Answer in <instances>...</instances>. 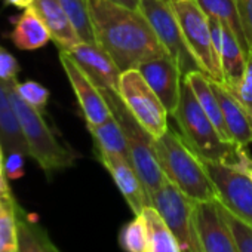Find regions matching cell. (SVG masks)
I'll return each instance as SVG.
<instances>
[{
	"label": "cell",
	"mask_w": 252,
	"mask_h": 252,
	"mask_svg": "<svg viewBox=\"0 0 252 252\" xmlns=\"http://www.w3.org/2000/svg\"><path fill=\"white\" fill-rule=\"evenodd\" d=\"M194 221L203 252H237L220 202H194Z\"/></svg>",
	"instance_id": "cell-14"
},
{
	"label": "cell",
	"mask_w": 252,
	"mask_h": 252,
	"mask_svg": "<svg viewBox=\"0 0 252 252\" xmlns=\"http://www.w3.org/2000/svg\"><path fill=\"white\" fill-rule=\"evenodd\" d=\"M96 43L114 60L120 71L168 55L141 11H132L110 0H88Z\"/></svg>",
	"instance_id": "cell-1"
},
{
	"label": "cell",
	"mask_w": 252,
	"mask_h": 252,
	"mask_svg": "<svg viewBox=\"0 0 252 252\" xmlns=\"http://www.w3.org/2000/svg\"><path fill=\"white\" fill-rule=\"evenodd\" d=\"M32 8L48 27L51 39L60 51H70L82 42L60 0H33Z\"/></svg>",
	"instance_id": "cell-17"
},
{
	"label": "cell",
	"mask_w": 252,
	"mask_h": 252,
	"mask_svg": "<svg viewBox=\"0 0 252 252\" xmlns=\"http://www.w3.org/2000/svg\"><path fill=\"white\" fill-rule=\"evenodd\" d=\"M9 39L21 51H37L52 40L48 27L32 6L15 20Z\"/></svg>",
	"instance_id": "cell-20"
},
{
	"label": "cell",
	"mask_w": 252,
	"mask_h": 252,
	"mask_svg": "<svg viewBox=\"0 0 252 252\" xmlns=\"http://www.w3.org/2000/svg\"><path fill=\"white\" fill-rule=\"evenodd\" d=\"M6 85L15 116L29 149V158H32L40 166L48 178L60 171L71 168L77 156L70 147L64 146L57 138L43 117V111L32 107L18 95L14 80L6 82Z\"/></svg>",
	"instance_id": "cell-4"
},
{
	"label": "cell",
	"mask_w": 252,
	"mask_h": 252,
	"mask_svg": "<svg viewBox=\"0 0 252 252\" xmlns=\"http://www.w3.org/2000/svg\"><path fill=\"white\" fill-rule=\"evenodd\" d=\"M240 172H242V174H245V175L252 181V159H251V160L243 166V169H242Z\"/></svg>",
	"instance_id": "cell-38"
},
{
	"label": "cell",
	"mask_w": 252,
	"mask_h": 252,
	"mask_svg": "<svg viewBox=\"0 0 252 252\" xmlns=\"http://www.w3.org/2000/svg\"><path fill=\"white\" fill-rule=\"evenodd\" d=\"M117 94L126 108L155 138L162 137L168 131L169 113L138 68L122 71Z\"/></svg>",
	"instance_id": "cell-7"
},
{
	"label": "cell",
	"mask_w": 252,
	"mask_h": 252,
	"mask_svg": "<svg viewBox=\"0 0 252 252\" xmlns=\"http://www.w3.org/2000/svg\"><path fill=\"white\" fill-rule=\"evenodd\" d=\"M152 206L172 231L181 252H203L194 221V202L190 197L166 180L153 194Z\"/></svg>",
	"instance_id": "cell-8"
},
{
	"label": "cell",
	"mask_w": 252,
	"mask_h": 252,
	"mask_svg": "<svg viewBox=\"0 0 252 252\" xmlns=\"http://www.w3.org/2000/svg\"><path fill=\"white\" fill-rule=\"evenodd\" d=\"M110 2L132 11H141V0H110Z\"/></svg>",
	"instance_id": "cell-36"
},
{
	"label": "cell",
	"mask_w": 252,
	"mask_h": 252,
	"mask_svg": "<svg viewBox=\"0 0 252 252\" xmlns=\"http://www.w3.org/2000/svg\"><path fill=\"white\" fill-rule=\"evenodd\" d=\"M186 82L191 86L200 107L205 110V113L208 114V117L212 120V123L215 125V128L218 131V134L225 140V141H231L228 129L224 122V116H222V110L220 105V99L212 88V80L208 74H205L202 70H191L189 73L184 74Z\"/></svg>",
	"instance_id": "cell-19"
},
{
	"label": "cell",
	"mask_w": 252,
	"mask_h": 252,
	"mask_svg": "<svg viewBox=\"0 0 252 252\" xmlns=\"http://www.w3.org/2000/svg\"><path fill=\"white\" fill-rule=\"evenodd\" d=\"M94 143L95 153H107V155H120L129 159L128 143H126L125 134L114 116L96 126H88Z\"/></svg>",
	"instance_id": "cell-23"
},
{
	"label": "cell",
	"mask_w": 252,
	"mask_h": 252,
	"mask_svg": "<svg viewBox=\"0 0 252 252\" xmlns=\"http://www.w3.org/2000/svg\"><path fill=\"white\" fill-rule=\"evenodd\" d=\"M26 158H29V156L20 150H12V152L5 153L3 171H5V177L9 181H15V180H20L24 177Z\"/></svg>",
	"instance_id": "cell-32"
},
{
	"label": "cell",
	"mask_w": 252,
	"mask_h": 252,
	"mask_svg": "<svg viewBox=\"0 0 252 252\" xmlns=\"http://www.w3.org/2000/svg\"><path fill=\"white\" fill-rule=\"evenodd\" d=\"M82 42L96 43L88 0H60Z\"/></svg>",
	"instance_id": "cell-28"
},
{
	"label": "cell",
	"mask_w": 252,
	"mask_h": 252,
	"mask_svg": "<svg viewBox=\"0 0 252 252\" xmlns=\"http://www.w3.org/2000/svg\"><path fill=\"white\" fill-rule=\"evenodd\" d=\"M138 71L156 92L169 116H172L180 104L184 74L174 58L162 55L138 65Z\"/></svg>",
	"instance_id": "cell-12"
},
{
	"label": "cell",
	"mask_w": 252,
	"mask_h": 252,
	"mask_svg": "<svg viewBox=\"0 0 252 252\" xmlns=\"http://www.w3.org/2000/svg\"><path fill=\"white\" fill-rule=\"evenodd\" d=\"M221 205V203H220ZM221 212L231 230L237 252H252V227L233 215L227 208L221 205Z\"/></svg>",
	"instance_id": "cell-30"
},
{
	"label": "cell",
	"mask_w": 252,
	"mask_h": 252,
	"mask_svg": "<svg viewBox=\"0 0 252 252\" xmlns=\"http://www.w3.org/2000/svg\"><path fill=\"white\" fill-rule=\"evenodd\" d=\"M20 70H21V67L17 61V58L3 45H0V79L3 82L17 80Z\"/></svg>",
	"instance_id": "cell-33"
},
{
	"label": "cell",
	"mask_w": 252,
	"mask_h": 252,
	"mask_svg": "<svg viewBox=\"0 0 252 252\" xmlns=\"http://www.w3.org/2000/svg\"><path fill=\"white\" fill-rule=\"evenodd\" d=\"M3 160H5V150H3L2 141H0V177H5V171H3Z\"/></svg>",
	"instance_id": "cell-39"
},
{
	"label": "cell",
	"mask_w": 252,
	"mask_h": 252,
	"mask_svg": "<svg viewBox=\"0 0 252 252\" xmlns=\"http://www.w3.org/2000/svg\"><path fill=\"white\" fill-rule=\"evenodd\" d=\"M141 12L150 23L168 55L180 65L183 74L191 70H200L186 43L171 0H141Z\"/></svg>",
	"instance_id": "cell-9"
},
{
	"label": "cell",
	"mask_w": 252,
	"mask_h": 252,
	"mask_svg": "<svg viewBox=\"0 0 252 252\" xmlns=\"http://www.w3.org/2000/svg\"><path fill=\"white\" fill-rule=\"evenodd\" d=\"M234 3L249 49H252V0H234Z\"/></svg>",
	"instance_id": "cell-34"
},
{
	"label": "cell",
	"mask_w": 252,
	"mask_h": 252,
	"mask_svg": "<svg viewBox=\"0 0 252 252\" xmlns=\"http://www.w3.org/2000/svg\"><path fill=\"white\" fill-rule=\"evenodd\" d=\"M209 26L214 49L222 73V85H225V88L231 91L243 79L248 54L242 48L236 34L222 21L209 17Z\"/></svg>",
	"instance_id": "cell-13"
},
{
	"label": "cell",
	"mask_w": 252,
	"mask_h": 252,
	"mask_svg": "<svg viewBox=\"0 0 252 252\" xmlns=\"http://www.w3.org/2000/svg\"><path fill=\"white\" fill-rule=\"evenodd\" d=\"M0 141L5 153L20 150L29 156V149L9 98L8 85L2 79H0Z\"/></svg>",
	"instance_id": "cell-21"
},
{
	"label": "cell",
	"mask_w": 252,
	"mask_h": 252,
	"mask_svg": "<svg viewBox=\"0 0 252 252\" xmlns=\"http://www.w3.org/2000/svg\"><path fill=\"white\" fill-rule=\"evenodd\" d=\"M171 3L197 67L212 80L222 83V73L214 49L208 14L196 0H171Z\"/></svg>",
	"instance_id": "cell-6"
},
{
	"label": "cell",
	"mask_w": 252,
	"mask_h": 252,
	"mask_svg": "<svg viewBox=\"0 0 252 252\" xmlns=\"http://www.w3.org/2000/svg\"><path fill=\"white\" fill-rule=\"evenodd\" d=\"M212 88L220 99L230 138L233 140V143L243 147L249 146L252 143V117L248 114L239 99L225 88V85L212 80Z\"/></svg>",
	"instance_id": "cell-18"
},
{
	"label": "cell",
	"mask_w": 252,
	"mask_h": 252,
	"mask_svg": "<svg viewBox=\"0 0 252 252\" xmlns=\"http://www.w3.org/2000/svg\"><path fill=\"white\" fill-rule=\"evenodd\" d=\"M8 181L9 180L6 177H0V200H6V199L14 197Z\"/></svg>",
	"instance_id": "cell-35"
},
{
	"label": "cell",
	"mask_w": 252,
	"mask_h": 252,
	"mask_svg": "<svg viewBox=\"0 0 252 252\" xmlns=\"http://www.w3.org/2000/svg\"><path fill=\"white\" fill-rule=\"evenodd\" d=\"M14 86L18 92V95L32 107L45 111L48 101H49V89L46 86H43L42 83L36 82V80H24V82H18L14 80Z\"/></svg>",
	"instance_id": "cell-29"
},
{
	"label": "cell",
	"mask_w": 252,
	"mask_h": 252,
	"mask_svg": "<svg viewBox=\"0 0 252 252\" xmlns=\"http://www.w3.org/2000/svg\"><path fill=\"white\" fill-rule=\"evenodd\" d=\"M113 116L117 119L125 134L129 150V160L140 175L150 199L166 183V177L158 160L155 141L156 138L126 108L120 95L114 91H101Z\"/></svg>",
	"instance_id": "cell-5"
},
{
	"label": "cell",
	"mask_w": 252,
	"mask_h": 252,
	"mask_svg": "<svg viewBox=\"0 0 252 252\" xmlns=\"http://www.w3.org/2000/svg\"><path fill=\"white\" fill-rule=\"evenodd\" d=\"M119 245L125 252H150L149 224L144 214L134 215L119 231Z\"/></svg>",
	"instance_id": "cell-26"
},
{
	"label": "cell",
	"mask_w": 252,
	"mask_h": 252,
	"mask_svg": "<svg viewBox=\"0 0 252 252\" xmlns=\"http://www.w3.org/2000/svg\"><path fill=\"white\" fill-rule=\"evenodd\" d=\"M5 3L15 6L18 9H27L33 5V0H5Z\"/></svg>",
	"instance_id": "cell-37"
},
{
	"label": "cell",
	"mask_w": 252,
	"mask_h": 252,
	"mask_svg": "<svg viewBox=\"0 0 252 252\" xmlns=\"http://www.w3.org/2000/svg\"><path fill=\"white\" fill-rule=\"evenodd\" d=\"M203 165L215 186L217 200L252 227V181L230 166L205 160Z\"/></svg>",
	"instance_id": "cell-10"
},
{
	"label": "cell",
	"mask_w": 252,
	"mask_h": 252,
	"mask_svg": "<svg viewBox=\"0 0 252 252\" xmlns=\"http://www.w3.org/2000/svg\"><path fill=\"white\" fill-rule=\"evenodd\" d=\"M67 52L96 88L101 91H119L122 71L114 60L98 43L80 42Z\"/></svg>",
	"instance_id": "cell-16"
},
{
	"label": "cell",
	"mask_w": 252,
	"mask_h": 252,
	"mask_svg": "<svg viewBox=\"0 0 252 252\" xmlns=\"http://www.w3.org/2000/svg\"><path fill=\"white\" fill-rule=\"evenodd\" d=\"M96 158L111 175L114 184L132 209L134 215H140L147 206H152V199L128 158L107 153H96Z\"/></svg>",
	"instance_id": "cell-15"
},
{
	"label": "cell",
	"mask_w": 252,
	"mask_h": 252,
	"mask_svg": "<svg viewBox=\"0 0 252 252\" xmlns=\"http://www.w3.org/2000/svg\"><path fill=\"white\" fill-rule=\"evenodd\" d=\"M55 252H61V251H60V249H58V248H57V249H55Z\"/></svg>",
	"instance_id": "cell-40"
},
{
	"label": "cell",
	"mask_w": 252,
	"mask_h": 252,
	"mask_svg": "<svg viewBox=\"0 0 252 252\" xmlns=\"http://www.w3.org/2000/svg\"><path fill=\"white\" fill-rule=\"evenodd\" d=\"M158 160L168 181L180 189L193 202L217 199L215 186L203 165V160L184 141L181 134L168 131L155 141Z\"/></svg>",
	"instance_id": "cell-3"
},
{
	"label": "cell",
	"mask_w": 252,
	"mask_h": 252,
	"mask_svg": "<svg viewBox=\"0 0 252 252\" xmlns=\"http://www.w3.org/2000/svg\"><path fill=\"white\" fill-rule=\"evenodd\" d=\"M172 117L180 126V134L184 141L202 160L221 163L233 169L237 168L246 153V147L225 141L218 134L215 125L200 107L191 86L186 82V79L183 80L178 108Z\"/></svg>",
	"instance_id": "cell-2"
},
{
	"label": "cell",
	"mask_w": 252,
	"mask_h": 252,
	"mask_svg": "<svg viewBox=\"0 0 252 252\" xmlns=\"http://www.w3.org/2000/svg\"><path fill=\"white\" fill-rule=\"evenodd\" d=\"M196 2L209 17H214V18H218L220 21H222L236 34V37L239 39L245 52L246 54L249 52V45L245 37L243 29L240 26V20H239V14L236 9L234 0H196Z\"/></svg>",
	"instance_id": "cell-24"
},
{
	"label": "cell",
	"mask_w": 252,
	"mask_h": 252,
	"mask_svg": "<svg viewBox=\"0 0 252 252\" xmlns=\"http://www.w3.org/2000/svg\"><path fill=\"white\" fill-rule=\"evenodd\" d=\"M32 215L17 205V228H18V252H55L57 246L49 239L48 233L32 221Z\"/></svg>",
	"instance_id": "cell-22"
},
{
	"label": "cell",
	"mask_w": 252,
	"mask_h": 252,
	"mask_svg": "<svg viewBox=\"0 0 252 252\" xmlns=\"http://www.w3.org/2000/svg\"><path fill=\"white\" fill-rule=\"evenodd\" d=\"M17 205L15 196L0 200V252H18Z\"/></svg>",
	"instance_id": "cell-27"
},
{
	"label": "cell",
	"mask_w": 252,
	"mask_h": 252,
	"mask_svg": "<svg viewBox=\"0 0 252 252\" xmlns=\"http://www.w3.org/2000/svg\"><path fill=\"white\" fill-rule=\"evenodd\" d=\"M230 92L239 99V102L252 117V49H249L246 55V68L242 82Z\"/></svg>",
	"instance_id": "cell-31"
},
{
	"label": "cell",
	"mask_w": 252,
	"mask_h": 252,
	"mask_svg": "<svg viewBox=\"0 0 252 252\" xmlns=\"http://www.w3.org/2000/svg\"><path fill=\"white\" fill-rule=\"evenodd\" d=\"M147 224H149V234H150V252H181L177 239L174 237L172 231L156 211L155 206H147L143 211Z\"/></svg>",
	"instance_id": "cell-25"
},
{
	"label": "cell",
	"mask_w": 252,
	"mask_h": 252,
	"mask_svg": "<svg viewBox=\"0 0 252 252\" xmlns=\"http://www.w3.org/2000/svg\"><path fill=\"white\" fill-rule=\"evenodd\" d=\"M60 61L74 91L79 107L86 120V126H96L108 120L113 113L101 89L96 88L94 82L80 70L67 51H60Z\"/></svg>",
	"instance_id": "cell-11"
}]
</instances>
